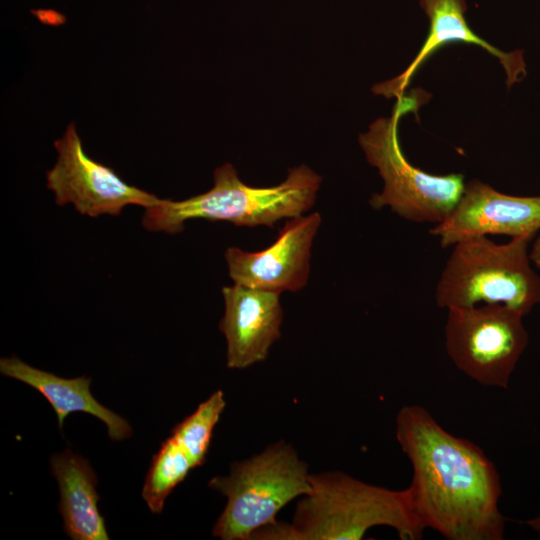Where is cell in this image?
Segmentation results:
<instances>
[{
  "label": "cell",
  "instance_id": "cell-1",
  "mask_svg": "<svg viewBox=\"0 0 540 540\" xmlns=\"http://www.w3.org/2000/svg\"><path fill=\"white\" fill-rule=\"evenodd\" d=\"M396 438L411 462L408 489L426 528L450 540L504 538L500 478L480 447L452 435L417 405L399 410Z\"/></svg>",
  "mask_w": 540,
  "mask_h": 540
},
{
  "label": "cell",
  "instance_id": "cell-2",
  "mask_svg": "<svg viewBox=\"0 0 540 540\" xmlns=\"http://www.w3.org/2000/svg\"><path fill=\"white\" fill-rule=\"evenodd\" d=\"M311 492L298 503L291 523L258 530L259 540H360L375 526L393 528L403 540H418L426 527L409 489L391 490L340 472L310 474Z\"/></svg>",
  "mask_w": 540,
  "mask_h": 540
},
{
  "label": "cell",
  "instance_id": "cell-3",
  "mask_svg": "<svg viewBox=\"0 0 540 540\" xmlns=\"http://www.w3.org/2000/svg\"><path fill=\"white\" fill-rule=\"evenodd\" d=\"M321 177L302 164L289 170L279 185L252 187L225 163L215 169L213 187L181 201L161 199L145 209L143 227L151 232L177 234L191 219L224 221L236 226H268L307 212L315 203Z\"/></svg>",
  "mask_w": 540,
  "mask_h": 540
},
{
  "label": "cell",
  "instance_id": "cell-4",
  "mask_svg": "<svg viewBox=\"0 0 540 540\" xmlns=\"http://www.w3.org/2000/svg\"><path fill=\"white\" fill-rule=\"evenodd\" d=\"M530 240L496 244L486 236L458 242L436 288L439 307L502 304L527 315L540 304V275L531 266Z\"/></svg>",
  "mask_w": 540,
  "mask_h": 540
},
{
  "label": "cell",
  "instance_id": "cell-5",
  "mask_svg": "<svg viewBox=\"0 0 540 540\" xmlns=\"http://www.w3.org/2000/svg\"><path fill=\"white\" fill-rule=\"evenodd\" d=\"M308 464L284 441L249 459L234 462L228 476H215L209 487L227 498L212 535L222 540H252L277 522L276 515L293 499L311 492Z\"/></svg>",
  "mask_w": 540,
  "mask_h": 540
},
{
  "label": "cell",
  "instance_id": "cell-6",
  "mask_svg": "<svg viewBox=\"0 0 540 540\" xmlns=\"http://www.w3.org/2000/svg\"><path fill=\"white\" fill-rule=\"evenodd\" d=\"M417 94L403 95L388 118H379L359 136L368 162L379 170L383 191L372 195L374 209L389 206L397 215L413 222L443 221L458 203L464 188L462 174L437 176L413 166L405 158L398 139V122L422 104Z\"/></svg>",
  "mask_w": 540,
  "mask_h": 540
},
{
  "label": "cell",
  "instance_id": "cell-7",
  "mask_svg": "<svg viewBox=\"0 0 540 540\" xmlns=\"http://www.w3.org/2000/svg\"><path fill=\"white\" fill-rule=\"evenodd\" d=\"M447 310L445 347L456 367L481 385L507 388L528 345L524 315L502 304Z\"/></svg>",
  "mask_w": 540,
  "mask_h": 540
},
{
  "label": "cell",
  "instance_id": "cell-8",
  "mask_svg": "<svg viewBox=\"0 0 540 540\" xmlns=\"http://www.w3.org/2000/svg\"><path fill=\"white\" fill-rule=\"evenodd\" d=\"M54 147L58 159L46 179L58 206L70 203L79 214L98 217L119 215L128 205L147 209L160 202L161 198L128 184L112 168L89 157L73 123Z\"/></svg>",
  "mask_w": 540,
  "mask_h": 540
},
{
  "label": "cell",
  "instance_id": "cell-9",
  "mask_svg": "<svg viewBox=\"0 0 540 540\" xmlns=\"http://www.w3.org/2000/svg\"><path fill=\"white\" fill-rule=\"evenodd\" d=\"M321 225L317 212L287 219L267 248L248 252L229 247L225 252L234 284L281 294L297 292L308 282L311 248Z\"/></svg>",
  "mask_w": 540,
  "mask_h": 540
},
{
  "label": "cell",
  "instance_id": "cell-10",
  "mask_svg": "<svg viewBox=\"0 0 540 540\" xmlns=\"http://www.w3.org/2000/svg\"><path fill=\"white\" fill-rule=\"evenodd\" d=\"M540 229V197H519L500 193L472 180L450 214L430 233L442 247L487 234H503L531 240Z\"/></svg>",
  "mask_w": 540,
  "mask_h": 540
},
{
  "label": "cell",
  "instance_id": "cell-11",
  "mask_svg": "<svg viewBox=\"0 0 540 540\" xmlns=\"http://www.w3.org/2000/svg\"><path fill=\"white\" fill-rule=\"evenodd\" d=\"M221 390L178 423L153 456L142 489L152 513H161L170 493L194 468L206 462L213 432L225 409Z\"/></svg>",
  "mask_w": 540,
  "mask_h": 540
},
{
  "label": "cell",
  "instance_id": "cell-12",
  "mask_svg": "<svg viewBox=\"0 0 540 540\" xmlns=\"http://www.w3.org/2000/svg\"><path fill=\"white\" fill-rule=\"evenodd\" d=\"M225 311L219 323L227 344L230 369H244L264 361L281 336L280 294L239 284L222 288Z\"/></svg>",
  "mask_w": 540,
  "mask_h": 540
},
{
  "label": "cell",
  "instance_id": "cell-13",
  "mask_svg": "<svg viewBox=\"0 0 540 540\" xmlns=\"http://www.w3.org/2000/svg\"><path fill=\"white\" fill-rule=\"evenodd\" d=\"M420 5L430 21L429 32L422 47L401 74L375 85L373 87L375 94L399 99L426 59L443 45L451 42L474 44L496 57L505 70L508 86L520 81L526 75L520 51L503 52L472 31L464 17L466 11L464 0H420Z\"/></svg>",
  "mask_w": 540,
  "mask_h": 540
},
{
  "label": "cell",
  "instance_id": "cell-14",
  "mask_svg": "<svg viewBox=\"0 0 540 540\" xmlns=\"http://www.w3.org/2000/svg\"><path fill=\"white\" fill-rule=\"evenodd\" d=\"M0 372L21 381L42 394L54 409L61 429L65 418L72 412H85L101 420L113 441H122L132 435L126 419L100 404L90 391L91 379L86 376L63 378L35 368L16 356L1 358Z\"/></svg>",
  "mask_w": 540,
  "mask_h": 540
},
{
  "label": "cell",
  "instance_id": "cell-15",
  "mask_svg": "<svg viewBox=\"0 0 540 540\" xmlns=\"http://www.w3.org/2000/svg\"><path fill=\"white\" fill-rule=\"evenodd\" d=\"M59 487L63 529L73 540H107L105 519L98 508L97 476L89 461L66 449L50 460Z\"/></svg>",
  "mask_w": 540,
  "mask_h": 540
},
{
  "label": "cell",
  "instance_id": "cell-16",
  "mask_svg": "<svg viewBox=\"0 0 540 540\" xmlns=\"http://www.w3.org/2000/svg\"><path fill=\"white\" fill-rule=\"evenodd\" d=\"M531 262L540 268V237L534 242L532 249L529 253Z\"/></svg>",
  "mask_w": 540,
  "mask_h": 540
},
{
  "label": "cell",
  "instance_id": "cell-17",
  "mask_svg": "<svg viewBox=\"0 0 540 540\" xmlns=\"http://www.w3.org/2000/svg\"><path fill=\"white\" fill-rule=\"evenodd\" d=\"M524 523L534 531L540 532V514L534 518L526 520Z\"/></svg>",
  "mask_w": 540,
  "mask_h": 540
}]
</instances>
